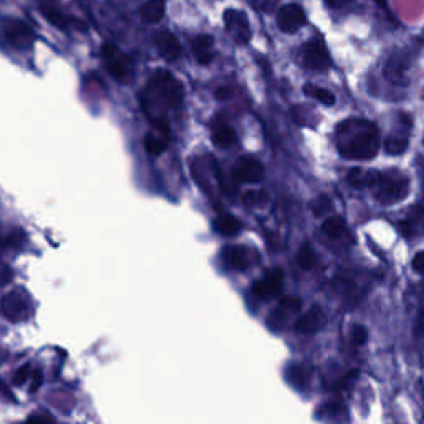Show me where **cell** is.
<instances>
[{"label":"cell","instance_id":"1","mask_svg":"<svg viewBox=\"0 0 424 424\" xmlns=\"http://www.w3.org/2000/svg\"><path fill=\"white\" fill-rule=\"evenodd\" d=\"M184 88L177 78L166 70H157L149 82L146 95L143 96V108L155 124L156 131L169 135V123L164 111L183 107Z\"/></svg>","mask_w":424,"mask_h":424},{"label":"cell","instance_id":"2","mask_svg":"<svg viewBox=\"0 0 424 424\" xmlns=\"http://www.w3.org/2000/svg\"><path fill=\"white\" fill-rule=\"evenodd\" d=\"M337 148L350 161H370L378 155L379 131L377 124L363 118H350L337 126Z\"/></svg>","mask_w":424,"mask_h":424},{"label":"cell","instance_id":"3","mask_svg":"<svg viewBox=\"0 0 424 424\" xmlns=\"http://www.w3.org/2000/svg\"><path fill=\"white\" fill-rule=\"evenodd\" d=\"M410 177L398 169H391L385 172L375 171L370 189L379 204L394 205L406 199L410 194Z\"/></svg>","mask_w":424,"mask_h":424},{"label":"cell","instance_id":"4","mask_svg":"<svg viewBox=\"0 0 424 424\" xmlns=\"http://www.w3.org/2000/svg\"><path fill=\"white\" fill-rule=\"evenodd\" d=\"M3 37H5L7 43L10 47L17 48V50H27L34 43L35 35L32 32V28L27 25L25 22L17 19H7L3 20Z\"/></svg>","mask_w":424,"mask_h":424},{"label":"cell","instance_id":"5","mask_svg":"<svg viewBox=\"0 0 424 424\" xmlns=\"http://www.w3.org/2000/svg\"><path fill=\"white\" fill-rule=\"evenodd\" d=\"M102 54L104 56L108 71H110L113 78L118 80V82H126L133 70L131 60L123 52H120L113 43H104Z\"/></svg>","mask_w":424,"mask_h":424},{"label":"cell","instance_id":"6","mask_svg":"<svg viewBox=\"0 0 424 424\" xmlns=\"http://www.w3.org/2000/svg\"><path fill=\"white\" fill-rule=\"evenodd\" d=\"M304 63L310 70H328L332 60H330L328 48L322 38H312L304 45Z\"/></svg>","mask_w":424,"mask_h":424},{"label":"cell","instance_id":"7","mask_svg":"<svg viewBox=\"0 0 424 424\" xmlns=\"http://www.w3.org/2000/svg\"><path fill=\"white\" fill-rule=\"evenodd\" d=\"M222 19H224V27L225 30H227V34L231 35L237 43L245 45V43L250 42L252 32H250L249 20L245 17V14H242L239 10L229 9L224 12Z\"/></svg>","mask_w":424,"mask_h":424},{"label":"cell","instance_id":"8","mask_svg":"<svg viewBox=\"0 0 424 424\" xmlns=\"http://www.w3.org/2000/svg\"><path fill=\"white\" fill-rule=\"evenodd\" d=\"M305 23V12L298 3H289V5H284L278 10L277 25L285 34H293V32L300 30Z\"/></svg>","mask_w":424,"mask_h":424},{"label":"cell","instance_id":"9","mask_svg":"<svg viewBox=\"0 0 424 424\" xmlns=\"http://www.w3.org/2000/svg\"><path fill=\"white\" fill-rule=\"evenodd\" d=\"M2 313L9 322H22L30 315V304L20 292H12L3 297Z\"/></svg>","mask_w":424,"mask_h":424},{"label":"cell","instance_id":"10","mask_svg":"<svg viewBox=\"0 0 424 424\" xmlns=\"http://www.w3.org/2000/svg\"><path fill=\"white\" fill-rule=\"evenodd\" d=\"M264 177V168L254 157H242L232 171L234 183H260Z\"/></svg>","mask_w":424,"mask_h":424},{"label":"cell","instance_id":"11","mask_svg":"<svg viewBox=\"0 0 424 424\" xmlns=\"http://www.w3.org/2000/svg\"><path fill=\"white\" fill-rule=\"evenodd\" d=\"M282 285H284V272L280 269H270L262 280L254 284V293L265 300V298L277 297L282 292Z\"/></svg>","mask_w":424,"mask_h":424},{"label":"cell","instance_id":"12","mask_svg":"<svg viewBox=\"0 0 424 424\" xmlns=\"http://www.w3.org/2000/svg\"><path fill=\"white\" fill-rule=\"evenodd\" d=\"M254 252L242 245H227L222 249V258L231 269L236 270H247L254 264Z\"/></svg>","mask_w":424,"mask_h":424},{"label":"cell","instance_id":"13","mask_svg":"<svg viewBox=\"0 0 424 424\" xmlns=\"http://www.w3.org/2000/svg\"><path fill=\"white\" fill-rule=\"evenodd\" d=\"M399 232L406 239H413L416 236H421L424 232V205L416 204L408 212V216L398 224Z\"/></svg>","mask_w":424,"mask_h":424},{"label":"cell","instance_id":"14","mask_svg":"<svg viewBox=\"0 0 424 424\" xmlns=\"http://www.w3.org/2000/svg\"><path fill=\"white\" fill-rule=\"evenodd\" d=\"M326 315L323 313L320 306H312L306 310L304 317H300L295 323V332L300 335H315L325 326Z\"/></svg>","mask_w":424,"mask_h":424},{"label":"cell","instance_id":"15","mask_svg":"<svg viewBox=\"0 0 424 424\" xmlns=\"http://www.w3.org/2000/svg\"><path fill=\"white\" fill-rule=\"evenodd\" d=\"M155 42L157 50H159L161 56L168 62H175V60L179 58L181 55V43L171 32L163 28V30H157L155 34Z\"/></svg>","mask_w":424,"mask_h":424},{"label":"cell","instance_id":"16","mask_svg":"<svg viewBox=\"0 0 424 424\" xmlns=\"http://www.w3.org/2000/svg\"><path fill=\"white\" fill-rule=\"evenodd\" d=\"M212 141L217 148H231L236 143V131L225 121L216 120L212 123Z\"/></svg>","mask_w":424,"mask_h":424},{"label":"cell","instance_id":"17","mask_svg":"<svg viewBox=\"0 0 424 424\" xmlns=\"http://www.w3.org/2000/svg\"><path fill=\"white\" fill-rule=\"evenodd\" d=\"M212 45H214V40L209 37V35H199L197 38H194L192 52H194V55H196L197 63L208 65L212 62V58H214Z\"/></svg>","mask_w":424,"mask_h":424},{"label":"cell","instance_id":"18","mask_svg":"<svg viewBox=\"0 0 424 424\" xmlns=\"http://www.w3.org/2000/svg\"><path fill=\"white\" fill-rule=\"evenodd\" d=\"M242 224L231 214H221L217 219L214 221V231L224 237H234L241 232Z\"/></svg>","mask_w":424,"mask_h":424},{"label":"cell","instance_id":"19","mask_svg":"<svg viewBox=\"0 0 424 424\" xmlns=\"http://www.w3.org/2000/svg\"><path fill=\"white\" fill-rule=\"evenodd\" d=\"M42 14L52 25L60 28V30H67L70 23L74 22L68 15H65L55 3H42Z\"/></svg>","mask_w":424,"mask_h":424},{"label":"cell","instance_id":"20","mask_svg":"<svg viewBox=\"0 0 424 424\" xmlns=\"http://www.w3.org/2000/svg\"><path fill=\"white\" fill-rule=\"evenodd\" d=\"M140 15L144 22L157 23L164 17V2L163 0H148L141 5Z\"/></svg>","mask_w":424,"mask_h":424},{"label":"cell","instance_id":"21","mask_svg":"<svg viewBox=\"0 0 424 424\" xmlns=\"http://www.w3.org/2000/svg\"><path fill=\"white\" fill-rule=\"evenodd\" d=\"M410 146V136L408 133H393L385 140V151L390 156H399L406 153Z\"/></svg>","mask_w":424,"mask_h":424},{"label":"cell","instance_id":"22","mask_svg":"<svg viewBox=\"0 0 424 424\" xmlns=\"http://www.w3.org/2000/svg\"><path fill=\"white\" fill-rule=\"evenodd\" d=\"M168 148V135H163V133L156 131V133H149L144 138V149L149 153L151 156H161Z\"/></svg>","mask_w":424,"mask_h":424},{"label":"cell","instance_id":"23","mask_svg":"<svg viewBox=\"0 0 424 424\" xmlns=\"http://www.w3.org/2000/svg\"><path fill=\"white\" fill-rule=\"evenodd\" d=\"M322 232L328 239H343L346 236V224L342 217H328L322 224Z\"/></svg>","mask_w":424,"mask_h":424},{"label":"cell","instance_id":"24","mask_svg":"<svg viewBox=\"0 0 424 424\" xmlns=\"http://www.w3.org/2000/svg\"><path fill=\"white\" fill-rule=\"evenodd\" d=\"M373 172L375 171H363L360 168H355L348 172V177H346V179H348V183L353 186V188L370 189L371 179H373Z\"/></svg>","mask_w":424,"mask_h":424},{"label":"cell","instance_id":"25","mask_svg":"<svg viewBox=\"0 0 424 424\" xmlns=\"http://www.w3.org/2000/svg\"><path fill=\"white\" fill-rule=\"evenodd\" d=\"M304 93L306 96H310V98L318 100L322 104H326V107H332V104H335V95L332 91L325 90V88L313 87V85H305Z\"/></svg>","mask_w":424,"mask_h":424},{"label":"cell","instance_id":"26","mask_svg":"<svg viewBox=\"0 0 424 424\" xmlns=\"http://www.w3.org/2000/svg\"><path fill=\"white\" fill-rule=\"evenodd\" d=\"M269 199V194L264 189H250V191H245L244 196H242L244 204L250 205V208H258V205L267 204Z\"/></svg>","mask_w":424,"mask_h":424},{"label":"cell","instance_id":"27","mask_svg":"<svg viewBox=\"0 0 424 424\" xmlns=\"http://www.w3.org/2000/svg\"><path fill=\"white\" fill-rule=\"evenodd\" d=\"M310 375H312V370L306 365H293L289 371L290 381L295 386H304L305 383H309Z\"/></svg>","mask_w":424,"mask_h":424},{"label":"cell","instance_id":"28","mask_svg":"<svg viewBox=\"0 0 424 424\" xmlns=\"http://www.w3.org/2000/svg\"><path fill=\"white\" fill-rule=\"evenodd\" d=\"M298 265L305 270H310L315 265V254L309 244H305L298 252Z\"/></svg>","mask_w":424,"mask_h":424},{"label":"cell","instance_id":"29","mask_svg":"<svg viewBox=\"0 0 424 424\" xmlns=\"http://www.w3.org/2000/svg\"><path fill=\"white\" fill-rule=\"evenodd\" d=\"M330 209H332V203L326 196H318L312 203V211L317 217H322L323 214L330 212Z\"/></svg>","mask_w":424,"mask_h":424},{"label":"cell","instance_id":"30","mask_svg":"<svg viewBox=\"0 0 424 424\" xmlns=\"http://www.w3.org/2000/svg\"><path fill=\"white\" fill-rule=\"evenodd\" d=\"M366 340H368V332H366L365 326L355 325L353 332H351V342H353V345L361 346L365 345Z\"/></svg>","mask_w":424,"mask_h":424},{"label":"cell","instance_id":"31","mask_svg":"<svg viewBox=\"0 0 424 424\" xmlns=\"http://www.w3.org/2000/svg\"><path fill=\"white\" fill-rule=\"evenodd\" d=\"M280 309L287 310V312H298L302 309L300 298L297 297H284L280 300Z\"/></svg>","mask_w":424,"mask_h":424},{"label":"cell","instance_id":"32","mask_svg":"<svg viewBox=\"0 0 424 424\" xmlns=\"http://www.w3.org/2000/svg\"><path fill=\"white\" fill-rule=\"evenodd\" d=\"M23 241H25V234L20 231V229L12 231L9 236L5 237V247H20Z\"/></svg>","mask_w":424,"mask_h":424},{"label":"cell","instance_id":"33","mask_svg":"<svg viewBox=\"0 0 424 424\" xmlns=\"http://www.w3.org/2000/svg\"><path fill=\"white\" fill-rule=\"evenodd\" d=\"M249 2L260 12H272L278 5V0H249Z\"/></svg>","mask_w":424,"mask_h":424},{"label":"cell","instance_id":"34","mask_svg":"<svg viewBox=\"0 0 424 424\" xmlns=\"http://www.w3.org/2000/svg\"><path fill=\"white\" fill-rule=\"evenodd\" d=\"M28 377H30V365L20 366V368L15 371V375H14V383L17 386L23 385V383H25L28 379Z\"/></svg>","mask_w":424,"mask_h":424},{"label":"cell","instance_id":"35","mask_svg":"<svg viewBox=\"0 0 424 424\" xmlns=\"http://www.w3.org/2000/svg\"><path fill=\"white\" fill-rule=\"evenodd\" d=\"M411 265H413L414 272H418V274H421V276H424V250L416 254V256L413 257V262H411Z\"/></svg>","mask_w":424,"mask_h":424},{"label":"cell","instance_id":"36","mask_svg":"<svg viewBox=\"0 0 424 424\" xmlns=\"http://www.w3.org/2000/svg\"><path fill=\"white\" fill-rule=\"evenodd\" d=\"M40 385H42V370H35L34 373H32V388L30 391L34 393V391H37Z\"/></svg>","mask_w":424,"mask_h":424},{"label":"cell","instance_id":"37","mask_svg":"<svg viewBox=\"0 0 424 424\" xmlns=\"http://www.w3.org/2000/svg\"><path fill=\"white\" fill-rule=\"evenodd\" d=\"M23 424H55L52 421L50 418H47V416H32V418H28Z\"/></svg>","mask_w":424,"mask_h":424},{"label":"cell","instance_id":"38","mask_svg":"<svg viewBox=\"0 0 424 424\" xmlns=\"http://www.w3.org/2000/svg\"><path fill=\"white\" fill-rule=\"evenodd\" d=\"M326 5L332 7V9H343V7L350 5L351 0H325Z\"/></svg>","mask_w":424,"mask_h":424},{"label":"cell","instance_id":"39","mask_svg":"<svg viewBox=\"0 0 424 424\" xmlns=\"http://www.w3.org/2000/svg\"><path fill=\"white\" fill-rule=\"evenodd\" d=\"M231 95H232V91L229 90V88H225V87H224V88H219V90L216 91V98H217V100H221V102H224V100H227Z\"/></svg>","mask_w":424,"mask_h":424},{"label":"cell","instance_id":"40","mask_svg":"<svg viewBox=\"0 0 424 424\" xmlns=\"http://www.w3.org/2000/svg\"><path fill=\"white\" fill-rule=\"evenodd\" d=\"M10 277H12L10 269L7 267V265H2V284H3V285L9 284V282H10Z\"/></svg>","mask_w":424,"mask_h":424},{"label":"cell","instance_id":"41","mask_svg":"<svg viewBox=\"0 0 424 424\" xmlns=\"http://www.w3.org/2000/svg\"><path fill=\"white\" fill-rule=\"evenodd\" d=\"M421 326L424 328V312L421 313Z\"/></svg>","mask_w":424,"mask_h":424},{"label":"cell","instance_id":"42","mask_svg":"<svg viewBox=\"0 0 424 424\" xmlns=\"http://www.w3.org/2000/svg\"><path fill=\"white\" fill-rule=\"evenodd\" d=\"M423 143H424V141H423Z\"/></svg>","mask_w":424,"mask_h":424}]
</instances>
